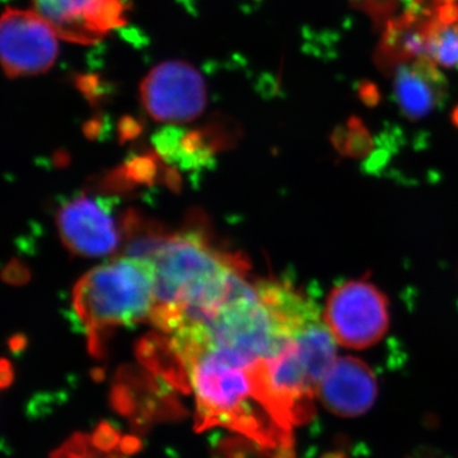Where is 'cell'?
<instances>
[{"label":"cell","instance_id":"1","mask_svg":"<svg viewBox=\"0 0 458 458\" xmlns=\"http://www.w3.org/2000/svg\"><path fill=\"white\" fill-rule=\"evenodd\" d=\"M170 346L197 399V430L225 427L267 450L292 447L262 394L260 360L189 337L172 336Z\"/></svg>","mask_w":458,"mask_h":458},{"label":"cell","instance_id":"2","mask_svg":"<svg viewBox=\"0 0 458 458\" xmlns=\"http://www.w3.org/2000/svg\"><path fill=\"white\" fill-rule=\"evenodd\" d=\"M128 252L152 267L156 307L150 321L167 334L214 309L245 273L242 261L222 254L194 232L138 234Z\"/></svg>","mask_w":458,"mask_h":458},{"label":"cell","instance_id":"3","mask_svg":"<svg viewBox=\"0 0 458 458\" xmlns=\"http://www.w3.org/2000/svg\"><path fill=\"white\" fill-rule=\"evenodd\" d=\"M155 274L149 262L119 258L89 271L75 285L73 312L92 343L102 331L152 318Z\"/></svg>","mask_w":458,"mask_h":458},{"label":"cell","instance_id":"4","mask_svg":"<svg viewBox=\"0 0 458 458\" xmlns=\"http://www.w3.org/2000/svg\"><path fill=\"white\" fill-rule=\"evenodd\" d=\"M324 318L337 344L351 349L369 348L387 333V298L367 279L349 280L328 294Z\"/></svg>","mask_w":458,"mask_h":458},{"label":"cell","instance_id":"5","mask_svg":"<svg viewBox=\"0 0 458 458\" xmlns=\"http://www.w3.org/2000/svg\"><path fill=\"white\" fill-rule=\"evenodd\" d=\"M56 223L63 242L87 258L116 251L126 227L117 219L113 199L89 194L74 195L60 205Z\"/></svg>","mask_w":458,"mask_h":458},{"label":"cell","instance_id":"6","mask_svg":"<svg viewBox=\"0 0 458 458\" xmlns=\"http://www.w3.org/2000/svg\"><path fill=\"white\" fill-rule=\"evenodd\" d=\"M143 106L156 122L185 123L198 119L207 105L204 78L185 62L153 68L140 84Z\"/></svg>","mask_w":458,"mask_h":458},{"label":"cell","instance_id":"7","mask_svg":"<svg viewBox=\"0 0 458 458\" xmlns=\"http://www.w3.org/2000/svg\"><path fill=\"white\" fill-rule=\"evenodd\" d=\"M54 27L36 11L7 9L0 26L2 64L11 78L49 71L57 56Z\"/></svg>","mask_w":458,"mask_h":458},{"label":"cell","instance_id":"8","mask_svg":"<svg viewBox=\"0 0 458 458\" xmlns=\"http://www.w3.org/2000/svg\"><path fill=\"white\" fill-rule=\"evenodd\" d=\"M32 4L59 38L80 44H95L126 22L123 0H32Z\"/></svg>","mask_w":458,"mask_h":458},{"label":"cell","instance_id":"9","mask_svg":"<svg viewBox=\"0 0 458 458\" xmlns=\"http://www.w3.org/2000/svg\"><path fill=\"white\" fill-rule=\"evenodd\" d=\"M377 391L372 369L357 358L343 357L331 364L319 382L318 397L334 415L357 418L375 405Z\"/></svg>","mask_w":458,"mask_h":458},{"label":"cell","instance_id":"10","mask_svg":"<svg viewBox=\"0 0 458 458\" xmlns=\"http://www.w3.org/2000/svg\"><path fill=\"white\" fill-rule=\"evenodd\" d=\"M394 104L409 122L426 119L436 110H443L448 101L447 90L436 89L412 72L410 66L399 65L394 72Z\"/></svg>","mask_w":458,"mask_h":458},{"label":"cell","instance_id":"11","mask_svg":"<svg viewBox=\"0 0 458 458\" xmlns=\"http://www.w3.org/2000/svg\"><path fill=\"white\" fill-rule=\"evenodd\" d=\"M427 55L445 68L458 72V27L445 26L428 40Z\"/></svg>","mask_w":458,"mask_h":458},{"label":"cell","instance_id":"12","mask_svg":"<svg viewBox=\"0 0 458 458\" xmlns=\"http://www.w3.org/2000/svg\"><path fill=\"white\" fill-rule=\"evenodd\" d=\"M345 156L354 159L369 158L373 153L375 140L360 116H351L346 122Z\"/></svg>","mask_w":458,"mask_h":458},{"label":"cell","instance_id":"13","mask_svg":"<svg viewBox=\"0 0 458 458\" xmlns=\"http://www.w3.org/2000/svg\"><path fill=\"white\" fill-rule=\"evenodd\" d=\"M351 5L364 12L373 22L377 31H382L399 7L400 0H351Z\"/></svg>","mask_w":458,"mask_h":458},{"label":"cell","instance_id":"14","mask_svg":"<svg viewBox=\"0 0 458 458\" xmlns=\"http://www.w3.org/2000/svg\"><path fill=\"white\" fill-rule=\"evenodd\" d=\"M98 451L89 437L84 434H75L64 443L60 450L54 452L51 458H123L120 454H104Z\"/></svg>","mask_w":458,"mask_h":458},{"label":"cell","instance_id":"15","mask_svg":"<svg viewBox=\"0 0 458 458\" xmlns=\"http://www.w3.org/2000/svg\"><path fill=\"white\" fill-rule=\"evenodd\" d=\"M414 73L419 77L423 78L428 83L432 84L436 89L441 90H447L448 92V80L445 75L437 68L436 62H433L432 57L424 54V55L418 56L415 62L410 65Z\"/></svg>","mask_w":458,"mask_h":458},{"label":"cell","instance_id":"16","mask_svg":"<svg viewBox=\"0 0 458 458\" xmlns=\"http://www.w3.org/2000/svg\"><path fill=\"white\" fill-rule=\"evenodd\" d=\"M92 445L98 448V451L108 454V452L114 451L117 445H120L122 442V436H120L119 430L114 428L113 424L107 423V421H102L92 437H90Z\"/></svg>","mask_w":458,"mask_h":458},{"label":"cell","instance_id":"17","mask_svg":"<svg viewBox=\"0 0 458 458\" xmlns=\"http://www.w3.org/2000/svg\"><path fill=\"white\" fill-rule=\"evenodd\" d=\"M357 98L366 107L375 108L382 102V93L375 82L369 80L357 81L354 83Z\"/></svg>","mask_w":458,"mask_h":458},{"label":"cell","instance_id":"18","mask_svg":"<svg viewBox=\"0 0 458 458\" xmlns=\"http://www.w3.org/2000/svg\"><path fill=\"white\" fill-rule=\"evenodd\" d=\"M434 16L443 25L451 26L452 23L457 22L458 21V2L457 3H447V4H441L436 8V13Z\"/></svg>","mask_w":458,"mask_h":458},{"label":"cell","instance_id":"19","mask_svg":"<svg viewBox=\"0 0 458 458\" xmlns=\"http://www.w3.org/2000/svg\"><path fill=\"white\" fill-rule=\"evenodd\" d=\"M346 137H348L346 123L345 125H336L333 132H331V144H333L334 149H335L336 153H339L340 156H345Z\"/></svg>","mask_w":458,"mask_h":458},{"label":"cell","instance_id":"20","mask_svg":"<svg viewBox=\"0 0 458 458\" xmlns=\"http://www.w3.org/2000/svg\"><path fill=\"white\" fill-rule=\"evenodd\" d=\"M141 448H143V442L134 436L123 437L122 442H120V451H122L123 454H126V456L138 454Z\"/></svg>","mask_w":458,"mask_h":458},{"label":"cell","instance_id":"21","mask_svg":"<svg viewBox=\"0 0 458 458\" xmlns=\"http://www.w3.org/2000/svg\"><path fill=\"white\" fill-rule=\"evenodd\" d=\"M451 122L458 128V104L454 107L451 113Z\"/></svg>","mask_w":458,"mask_h":458},{"label":"cell","instance_id":"22","mask_svg":"<svg viewBox=\"0 0 458 458\" xmlns=\"http://www.w3.org/2000/svg\"><path fill=\"white\" fill-rule=\"evenodd\" d=\"M322 458H346L344 456L343 454H340V452H331V454H325Z\"/></svg>","mask_w":458,"mask_h":458},{"label":"cell","instance_id":"23","mask_svg":"<svg viewBox=\"0 0 458 458\" xmlns=\"http://www.w3.org/2000/svg\"><path fill=\"white\" fill-rule=\"evenodd\" d=\"M436 2L437 7L441 4H447V3H457L458 0H434Z\"/></svg>","mask_w":458,"mask_h":458},{"label":"cell","instance_id":"24","mask_svg":"<svg viewBox=\"0 0 458 458\" xmlns=\"http://www.w3.org/2000/svg\"><path fill=\"white\" fill-rule=\"evenodd\" d=\"M412 2H414V0H400V3H403L405 7H408Z\"/></svg>","mask_w":458,"mask_h":458}]
</instances>
